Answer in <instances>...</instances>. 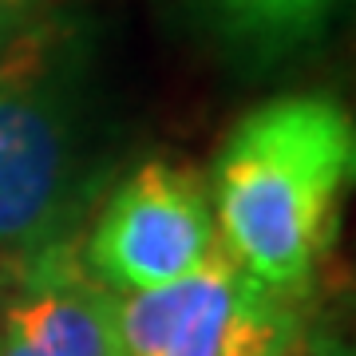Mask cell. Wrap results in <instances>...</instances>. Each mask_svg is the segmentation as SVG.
<instances>
[{
  "mask_svg": "<svg viewBox=\"0 0 356 356\" xmlns=\"http://www.w3.org/2000/svg\"><path fill=\"white\" fill-rule=\"evenodd\" d=\"M356 131L329 95H277L238 119L214 163L218 242L266 293L301 301L353 182Z\"/></svg>",
  "mask_w": 356,
  "mask_h": 356,
  "instance_id": "obj_1",
  "label": "cell"
},
{
  "mask_svg": "<svg viewBox=\"0 0 356 356\" xmlns=\"http://www.w3.org/2000/svg\"><path fill=\"white\" fill-rule=\"evenodd\" d=\"M83 64L67 24H24L0 48V257L72 245L83 182Z\"/></svg>",
  "mask_w": 356,
  "mask_h": 356,
  "instance_id": "obj_2",
  "label": "cell"
},
{
  "mask_svg": "<svg viewBox=\"0 0 356 356\" xmlns=\"http://www.w3.org/2000/svg\"><path fill=\"white\" fill-rule=\"evenodd\" d=\"M214 254L222 242L202 178L191 166L151 159L103 202L83 245V269L111 293H139L191 277Z\"/></svg>",
  "mask_w": 356,
  "mask_h": 356,
  "instance_id": "obj_3",
  "label": "cell"
},
{
  "mask_svg": "<svg viewBox=\"0 0 356 356\" xmlns=\"http://www.w3.org/2000/svg\"><path fill=\"white\" fill-rule=\"evenodd\" d=\"M20 269L24 293L0 313V356H123L119 297L83 269L76 245H56Z\"/></svg>",
  "mask_w": 356,
  "mask_h": 356,
  "instance_id": "obj_4",
  "label": "cell"
},
{
  "mask_svg": "<svg viewBox=\"0 0 356 356\" xmlns=\"http://www.w3.org/2000/svg\"><path fill=\"white\" fill-rule=\"evenodd\" d=\"M245 64H277L332 24L344 0H186Z\"/></svg>",
  "mask_w": 356,
  "mask_h": 356,
  "instance_id": "obj_5",
  "label": "cell"
},
{
  "mask_svg": "<svg viewBox=\"0 0 356 356\" xmlns=\"http://www.w3.org/2000/svg\"><path fill=\"white\" fill-rule=\"evenodd\" d=\"M32 4H36V0H0V48L28 24Z\"/></svg>",
  "mask_w": 356,
  "mask_h": 356,
  "instance_id": "obj_6",
  "label": "cell"
},
{
  "mask_svg": "<svg viewBox=\"0 0 356 356\" xmlns=\"http://www.w3.org/2000/svg\"><path fill=\"white\" fill-rule=\"evenodd\" d=\"M301 356H353V344L341 341L337 332H313V337H305Z\"/></svg>",
  "mask_w": 356,
  "mask_h": 356,
  "instance_id": "obj_7",
  "label": "cell"
},
{
  "mask_svg": "<svg viewBox=\"0 0 356 356\" xmlns=\"http://www.w3.org/2000/svg\"><path fill=\"white\" fill-rule=\"evenodd\" d=\"M301 348H305V344H301ZM297 356H301V353H297Z\"/></svg>",
  "mask_w": 356,
  "mask_h": 356,
  "instance_id": "obj_8",
  "label": "cell"
}]
</instances>
